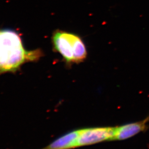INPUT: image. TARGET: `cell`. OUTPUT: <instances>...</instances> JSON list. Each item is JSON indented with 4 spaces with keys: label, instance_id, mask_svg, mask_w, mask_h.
I'll use <instances>...</instances> for the list:
<instances>
[{
    "label": "cell",
    "instance_id": "3957f363",
    "mask_svg": "<svg viewBox=\"0 0 149 149\" xmlns=\"http://www.w3.org/2000/svg\"><path fill=\"white\" fill-rule=\"evenodd\" d=\"M115 127L87 128L79 130L77 147L92 145L106 141H112Z\"/></svg>",
    "mask_w": 149,
    "mask_h": 149
},
{
    "label": "cell",
    "instance_id": "277c9868",
    "mask_svg": "<svg viewBox=\"0 0 149 149\" xmlns=\"http://www.w3.org/2000/svg\"><path fill=\"white\" fill-rule=\"evenodd\" d=\"M149 115L145 119L115 127L112 141H122L135 136L141 132H146L149 129Z\"/></svg>",
    "mask_w": 149,
    "mask_h": 149
},
{
    "label": "cell",
    "instance_id": "5b68a950",
    "mask_svg": "<svg viewBox=\"0 0 149 149\" xmlns=\"http://www.w3.org/2000/svg\"><path fill=\"white\" fill-rule=\"evenodd\" d=\"M79 130L73 131L61 136L41 149H70L77 148Z\"/></svg>",
    "mask_w": 149,
    "mask_h": 149
},
{
    "label": "cell",
    "instance_id": "6da1fadb",
    "mask_svg": "<svg viewBox=\"0 0 149 149\" xmlns=\"http://www.w3.org/2000/svg\"><path fill=\"white\" fill-rule=\"evenodd\" d=\"M43 56L40 49L26 50L17 32L0 30V74L16 72L24 63L36 62Z\"/></svg>",
    "mask_w": 149,
    "mask_h": 149
},
{
    "label": "cell",
    "instance_id": "7a4b0ae2",
    "mask_svg": "<svg viewBox=\"0 0 149 149\" xmlns=\"http://www.w3.org/2000/svg\"><path fill=\"white\" fill-rule=\"evenodd\" d=\"M52 43L55 51L62 56L68 64L81 63L87 58L86 46L78 35L58 30L53 33Z\"/></svg>",
    "mask_w": 149,
    "mask_h": 149
}]
</instances>
